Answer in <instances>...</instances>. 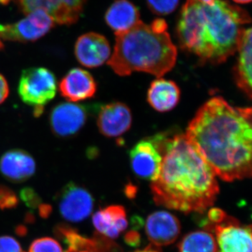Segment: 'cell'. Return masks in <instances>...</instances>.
<instances>
[{"mask_svg": "<svg viewBox=\"0 0 252 252\" xmlns=\"http://www.w3.org/2000/svg\"><path fill=\"white\" fill-rule=\"evenodd\" d=\"M134 252H159L158 251H157V250H155V249H154L153 248H152V247H148V248L144 249V250H137V251H135Z\"/></svg>", "mask_w": 252, "mask_h": 252, "instance_id": "obj_30", "label": "cell"}, {"mask_svg": "<svg viewBox=\"0 0 252 252\" xmlns=\"http://www.w3.org/2000/svg\"><path fill=\"white\" fill-rule=\"evenodd\" d=\"M56 236L62 240L66 247L64 252H117L118 247L110 239L102 235H96L94 238H86L77 230L69 225H58L55 229Z\"/></svg>", "mask_w": 252, "mask_h": 252, "instance_id": "obj_12", "label": "cell"}, {"mask_svg": "<svg viewBox=\"0 0 252 252\" xmlns=\"http://www.w3.org/2000/svg\"><path fill=\"white\" fill-rule=\"evenodd\" d=\"M180 89L174 81L159 78L151 84L147 100L155 110L167 112L180 102Z\"/></svg>", "mask_w": 252, "mask_h": 252, "instance_id": "obj_20", "label": "cell"}, {"mask_svg": "<svg viewBox=\"0 0 252 252\" xmlns=\"http://www.w3.org/2000/svg\"><path fill=\"white\" fill-rule=\"evenodd\" d=\"M59 91L61 95L69 102H79L94 97L97 84L88 71L74 68L61 79Z\"/></svg>", "mask_w": 252, "mask_h": 252, "instance_id": "obj_16", "label": "cell"}, {"mask_svg": "<svg viewBox=\"0 0 252 252\" xmlns=\"http://www.w3.org/2000/svg\"><path fill=\"white\" fill-rule=\"evenodd\" d=\"M88 0H16L18 9L28 14L42 9L54 19L55 23L72 26L79 21Z\"/></svg>", "mask_w": 252, "mask_h": 252, "instance_id": "obj_8", "label": "cell"}, {"mask_svg": "<svg viewBox=\"0 0 252 252\" xmlns=\"http://www.w3.org/2000/svg\"><path fill=\"white\" fill-rule=\"evenodd\" d=\"M18 198L12 189L4 185H0V210H8L17 207Z\"/></svg>", "mask_w": 252, "mask_h": 252, "instance_id": "obj_25", "label": "cell"}, {"mask_svg": "<svg viewBox=\"0 0 252 252\" xmlns=\"http://www.w3.org/2000/svg\"><path fill=\"white\" fill-rule=\"evenodd\" d=\"M10 1L11 0H0V3L2 4H9Z\"/></svg>", "mask_w": 252, "mask_h": 252, "instance_id": "obj_33", "label": "cell"}, {"mask_svg": "<svg viewBox=\"0 0 252 252\" xmlns=\"http://www.w3.org/2000/svg\"><path fill=\"white\" fill-rule=\"evenodd\" d=\"M97 124L102 135L108 137H119L130 129L132 124L130 109L122 102L106 104L99 111Z\"/></svg>", "mask_w": 252, "mask_h": 252, "instance_id": "obj_15", "label": "cell"}, {"mask_svg": "<svg viewBox=\"0 0 252 252\" xmlns=\"http://www.w3.org/2000/svg\"><path fill=\"white\" fill-rule=\"evenodd\" d=\"M93 223L99 235L110 240L118 238L128 224L125 208L121 205L99 210L93 217Z\"/></svg>", "mask_w": 252, "mask_h": 252, "instance_id": "obj_18", "label": "cell"}, {"mask_svg": "<svg viewBox=\"0 0 252 252\" xmlns=\"http://www.w3.org/2000/svg\"><path fill=\"white\" fill-rule=\"evenodd\" d=\"M200 2L205 3V4H212L215 0H198Z\"/></svg>", "mask_w": 252, "mask_h": 252, "instance_id": "obj_32", "label": "cell"}, {"mask_svg": "<svg viewBox=\"0 0 252 252\" xmlns=\"http://www.w3.org/2000/svg\"><path fill=\"white\" fill-rule=\"evenodd\" d=\"M89 252V251H82V252Z\"/></svg>", "mask_w": 252, "mask_h": 252, "instance_id": "obj_36", "label": "cell"}, {"mask_svg": "<svg viewBox=\"0 0 252 252\" xmlns=\"http://www.w3.org/2000/svg\"><path fill=\"white\" fill-rule=\"evenodd\" d=\"M20 196L23 201L29 207H40V198L36 192L31 188L22 189Z\"/></svg>", "mask_w": 252, "mask_h": 252, "instance_id": "obj_26", "label": "cell"}, {"mask_svg": "<svg viewBox=\"0 0 252 252\" xmlns=\"http://www.w3.org/2000/svg\"><path fill=\"white\" fill-rule=\"evenodd\" d=\"M185 135L220 180L251 177V107H233L223 97H212L198 109Z\"/></svg>", "mask_w": 252, "mask_h": 252, "instance_id": "obj_1", "label": "cell"}, {"mask_svg": "<svg viewBox=\"0 0 252 252\" xmlns=\"http://www.w3.org/2000/svg\"><path fill=\"white\" fill-rule=\"evenodd\" d=\"M250 23L246 10L226 0L212 4L187 0L176 32L182 49L198 56L202 63L218 64L237 52L244 26Z\"/></svg>", "mask_w": 252, "mask_h": 252, "instance_id": "obj_3", "label": "cell"}, {"mask_svg": "<svg viewBox=\"0 0 252 252\" xmlns=\"http://www.w3.org/2000/svg\"><path fill=\"white\" fill-rule=\"evenodd\" d=\"M54 19L42 9H36L24 19L4 26L0 38L4 40L30 42L38 40L54 27Z\"/></svg>", "mask_w": 252, "mask_h": 252, "instance_id": "obj_7", "label": "cell"}, {"mask_svg": "<svg viewBox=\"0 0 252 252\" xmlns=\"http://www.w3.org/2000/svg\"><path fill=\"white\" fill-rule=\"evenodd\" d=\"M140 17L139 10L128 0H116L104 16L106 23L116 34L134 27L140 21Z\"/></svg>", "mask_w": 252, "mask_h": 252, "instance_id": "obj_21", "label": "cell"}, {"mask_svg": "<svg viewBox=\"0 0 252 252\" xmlns=\"http://www.w3.org/2000/svg\"><path fill=\"white\" fill-rule=\"evenodd\" d=\"M152 140L162 157L151 186L156 204L186 214L203 213L212 207L220 193L217 176L185 134Z\"/></svg>", "mask_w": 252, "mask_h": 252, "instance_id": "obj_2", "label": "cell"}, {"mask_svg": "<svg viewBox=\"0 0 252 252\" xmlns=\"http://www.w3.org/2000/svg\"><path fill=\"white\" fill-rule=\"evenodd\" d=\"M116 36L114 52L107 64L118 75L142 72L161 77L175 65L177 49L167 31L158 32L140 21Z\"/></svg>", "mask_w": 252, "mask_h": 252, "instance_id": "obj_4", "label": "cell"}, {"mask_svg": "<svg viewBox=\"0 0 252 252\" xmlns=\"http://www.w3.org/2000/svg\"><path fill=\"white\" fill-rule=\"evenodd\" d=\"M154 14L163 16L171 14L178 6L180 0H146Z\"/></svg>", "mask_w": 252, "mask_h": 252, "instance_id": "obj_23", "label": "cell"}, {"mask_svg": "<svg viewBox=\"0 0 252 252\" xmlns=\"http://www.w3.org/2000/svg\"><path fill=\"white\" fill-rule=\"evenodd\" d=\"M146 233L149 241L157 247L171 245L181 232L180 220L166 211H158L149 215L146 222Z\"/></svg>", "mask_w": 252, "mask_h": 252, "instance_id": "obj_13", "label": "cell"}, {"mask_svg": "<svg viewBox=\"0 0 252 252\" xmlns=\"http://www.w3.org/2000/svg\"><path fill=\"white\" fill-rule=\"evenodd\" d=\"M205 230L215 235L218 252H252L251 225L226 215L219 223H207Z\"/></svg>", "mask_w": 252, "mask_h": 252, "instance_id": "obj_6", "label": "cell"}, {"mask_svg": "<svg viewBox=\"0 0 252 252\" xmlns=\"http://www.w3.org/2000/svg\"><path fill=\"white\" fill-rule=\"evenodd\" d=\"M252 28L244 30L240 41L238 56L234 68L235 82L249 98H252Z\"/></svg>", "mask_w": 252, "mask_h": 252, "instance_id": "obj_19", "label": "cell"}, {"mask_svg": "<svg viewBox=\"0 0 252 252\" xmlns=\"http://www.w3.org/2000/svg\"><path fill=\"white\" fill-rule=\"evenodd\" d=\"M0 252H24L17 240L12 237H0Z\"/></svg>", "mask_w": 252, "mask_h": 252, "instance_id": "obj_27", "label": "cell"}, {"mask_svg": "<svg viewBox=\"0 0 252 252\" xmlns=\"http://www.w3.org/2000/svg\"><path fill=\"white\" fill-rule=\"evenodd\" d=\"M57 89L54 73L45 67H31L21 74L18 93L23 102L34 108V117H39L44 106L54 98Z\"/></svg>", "mask_w": 252, "mask_h": 252, "instance_id": "obj_5", "label": "cell"}, {"mask_svg": "<svg viewBox=\"0 0 252 252\" xmlns=\"http://www.w3.org/2000/svg\"><path fill=\"white\" fill-rule=\"evenodd\" d=\"M74 54L79 63L84 67H98L109 61L110 44L102 34L86 33L79 36L76 41Z\"/></svg>", "mask_w": 252, "mask_h": 252, "instance_id": "obj_11", "label": "cell"}, {"mask_svg": "<svg viewBox=\"0 0 252 252\" xmlns=\"http://www.w3.org/2000/svg\"><path fill=\"white\" fill-rule=\"evenodd\" d=\"M130 158L132 170L138 177L152 182L157 177L162 157L153 140L139 142L130 151Z\"/></svg>", "mask_w": 252, "mask_h": 252, "instance_id": "obj_14", "label": "cell"}, {"mask_svg": "<svg viewBox=\"0 0 252 252\" xmlns=\"http://www.w3.org/2000/svg\"><path fill=\"white\" fill-rule=\"evenodd\" d=\"M180 252H218L215 235L207 230L186 235L179 244Z\"/></svg>", "mask_w": 252, "mask_h": 252, "instance_id": "obj_22", "label": "cell"}, {"mask_svg": "<svg viewBox=\"0 0 252 252\" xmlns=\"http://www.w3.org/2000/svg\"><path fill=\"white\" fill-rule=\"evenodd\" d=\"M56 199L60 213L68 221H82L90 216L94 209L91 194L74 182L64 186Z\"/></svg>", "mask_w": 252, "mask_h": 252, "instance_id": "obj_9", "label": "cell"}, {"mask_svg": "<svg viewBox=\"0 0 252 252\" xmlns=\"http://www.w3.org/2000/svg\"><path fill=\"white\" fill-rule=\"evenodd\" d=\"M233 1L238 3V4H248V3L251 2L252 0H233Z\"/></svg>", "mask_w": 252, "mask_h": 252, "instance_id": "obj_31", "label": "cell"}, {"mask_svg": "<svg viewBox=\"0 0 252 252\" xmlns=\"http://www.w3.org/2000/svg\"><path fill=\"white\" fill-rule=\"evenodd\" d=\"M29 252H64L62 247L54 238H41L34 240L30 247Z\"/></svg>", "mask_w": 252, "mask_h": 252, "instance_id": "obj_24", "label": "cell"}, {"mask_svg": "<svg viewBox=\"0 0 252 252\" xmlns=\"http://www.w3.org/2000/svg\"><path fill=\"white\" fill-rule=\"evenodd\" d=\"M87 111L84 106L63 102L55 106L50 114L51 130L60 137L76 135L85 125Z\"/></svg>", "mask_w": 252, "mask_h": 252, "instance_id": "obj_10", "label": "cell"}, {"mask_svg": "<svg viewBox=\"0 0 252 252\" xmlns=\"http://www.w3.org/2000/svg\"><path fill=\"white\" fill-rule=\"evenodd\" d=\"M35 171L34 158L22 149L8 151L0 159V172L10 182H25L32 177Z\"/></svg>", "mask_w": 252, "mask_h": 252, "instance_id": "obj_17", "label": "cell"}, {"mask_svg": "<svg viewBox=\"0 0 252 252\" xmlns=\"http://www.w3.org/2000/svg\"><path fill=\"white\" fill-rule=\"evenodd\" d=\"M151 28L158 32H166L167 29V24L166 21L162 18H157L154 20L153 22L151 23Z\"/></svg>", "mask_w": 252, "mask_h": 252, "instance_id": "obj_29", "label": "cell"}, {"mask_svg": "<svg viewBox=\"0 0 252 252\" xmlns=\"http://www.w3.org/2000/svg\"><path fill=\"white\" fill-rule=\"evenodd\" d=\"M9 89L7 81L2 74H0V104L4 102L9 95Z\"/></svg>", "mask_w": 252, "mask_h": 252, "instance_id": "obj_28", "label": "cell"}, {"mask_svg": "<svg viewBox=\"0 0 252 252\" xmlns=\"http://www.w3.org/2000/svg\"><path fill=\"white\" fill-rule=\"evenodd\" d=\"M3 48H4V44L1 42V38H0V51H1V49H3Z\"/></svg>", "mask_w": 252, "mask_h": 252, "instance_id": "obj_34", "label": "cell"}, {"mask_svg": "<svg viewBox=\"0 0 252 252\" xmlns=\"http://www.w3.org/2000/svg\"><path fill=\"white\" fill-rule=\"evenodd\" d=\"M4 31V26H1V24H0V32Z\"/></svg>", "mask_w": 252, "mask_h": 252, "instance_id": "obj_35", "label": "cell"}]
</instances>
